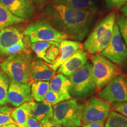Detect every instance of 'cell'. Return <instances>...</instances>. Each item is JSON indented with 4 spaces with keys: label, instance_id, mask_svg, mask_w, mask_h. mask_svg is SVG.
I'll return each instance as SVG.
<instances>
[{
    "label": "cell",
    "instance_id": "obj_1",
    "mask_svg": "<svg viewBox=\"0 0 127 127\" xmlns=\"http://www.w3.org/2000/svg\"><path fill=\"white\" fill-rule=\"evenodd\" d=\"M52 26L68 38L81 41L90 31L95 12L79 10L54 2L48 8Z\"/></svg>",
    "mask_w": 127,
    "mask_h": 127
},
{
    "label": "cell",
    "instance_id": "obj_2",
    "mask_svg": "<svg viewBox=\"0 0 127 127\" xmlns=\"http://www.w3.org/2000/svg\"><path fill=\"white\" fill-rule=\"evenodd\" d=\"M115 24V15L111 13L96 25L84 42V48L91 54L101 53L110 42Z\"/></svg>",
    "mask_w": 127,
    "mask_h": 127
},
{
    "label": "cell",
    "instance_id": "obj_3",
    "mask_svg": "<svg viewBox=\"0 0 127 127\" xmlns=\"http://www.w3.org/2000/svg\"><path fill=\"white\" fill-rule=\"evenodd\" d=\"M32 57L28 51L9 55L1 64V68L11 81L20 83H32L31 77Z\"/></svg>",
    "mask_w": 127,
    "mask_h": 127
},
{
    "label": "cell",
    "instance_id": "obj_4",
    "mask_svg": "<svg viewBox=\"0 0 127 127\" xmlns=\"http://www.w3.org/2000/svg\"><path fill=\"white\" fill-rule=\"evenodd\" d=\"M82 107L75 99L60 102L52 107V119L64 127H79L82 125Z\"/></svg>",
    "mask_w": 127,
    "mask_h": 127
},
{
    "label": "cell",
    "instance_id": "obj_5",
    "mask_svg": "<svg viewBox=\"0 0 127 127\" xmlns=\"http://www.w3.org/2000/svg\"><path fill=\"white\" fill-rule=\"evenodd\" d=\"M92 71L95 88L101 90L120 74V69L115 64L99 54L91 57Z\"/></svg>",
    "mask_w": 127,
    "mask_h": 127
},
{
    "label": "cell",
    "instance_id": "obj_6",
    "mask_svg": "<svg viewBox=\"0 0 127 127\" xmlns=\"http://www.w3.org/2000/svg\"><path fill=\"white\" fill-rule=\"evenodd\" d=\"M71 84L69 94L75 97H85L95 89L92 71V64L87 62L84 65L69 76Z\"/></svg>",
    "mask_w": 127,
    "mask_h": 127
},
{
    "label": "cell",
    "instance_id": "obj_7",
    "mask_svg": "<svg viewBox=\"0 0 127 127\" xmlns=\"http://www.w3.org/2000/svg\"><path fill=\"white\" fill-rule=\"evenodd\" d=\"M31 43L36 42H54L60 43L68 38L66 35L58 31L49 23L36 21L30 24L24 32Z\"/></svg>",
    "mask_w": 127,
    "mask_h": 127
},
{
    "label": "cell",
    "instance_id": "obj_8",
    "mask_svg": "<svg viewBox=\"0 0 127 127\" xmlns=\"http://www.w3.org/2000/svg\"><path fill=\"white\" fill-rule=\"evenodd\" d=\"M110 111L111 105L109 102L101 98L93 96L82 107V123H104Z\"/></svg>",
    "mask_w": 127,
    "mask_h": 127
},
{
    "label": "cell",
    "instance_id": "obj_9",
    "mask_svg": "<svg viewBox=\"0 0 127 127\" xmlns=\"http://www.w3.org/2000/svg\"><path fill=\"white\" fill-rule=\"evenodd\" d=\"M101 55L118 65H123L127 63V47L123 40L117 24L114 25L110 42L101 52Z\"/></svg>",
    "mask_w": 127,
    "mask_h": 127
},
{
    "label": "cell",
    "instance_id": "obj_10",
    "mask_svg": "<svg viewBox=\"0 0 127 127\" xmlns=\"http://www.w3.org/2000/svg\"><path fill=\"white\" fill-rule=\"evenodd\" d=\"M99 96L109 103L127 102V79L118 75L99 93Z\"/></svg>",
    "mask_w": 127,
    "mask_h": 127
},
{
    "label": "cell",
    "instance_id": "obj_11",
    "mask_svg": "<svg viewBox=\"0 0 127 127\" xmlns=\"http://www.w3.org/2000/svg\"><path fill=\"white\" fill-rule=\"evenodd\" d=\"M31 83H20L11 81L8 93V102L15 107H19L32 100Z\"/></svg>",
    "mask_w": 127,
    "mask_h": 127
},
{
    "label": "cell",
    "instance_id": "obj_12",
    "mask_svg": "<svg viewBox=\"0 0 127 127\" xmlns=\"http://www.w3.org/2000/svg\"><path fill=\"white\" fill-rule=\"evenodd\" d=\"M87 52L83 49L79 48L58 68L57 73L63 74L66 77H69L82 67L87 63Z\"/></svg>",
    "mask_w": 127,
    "mask_h": 127
},
{
    "label": "cell",
    "instance_id": "obj_13",
    "mask_svg": "<svg viewBox=\"0 0 127 127\" xmlns=\"http://www.w3.org/2000/svg\"><path fill=\"white\" fill-rule=\"evenodd\" d=\"M14 15L20 18L28 20L31 18L35 12V7L28 0H0Z\"/></svg>",
    "mask_w": 127,
    "mask_h": 127
},
{
    "label": "cell",
    "instance_id": "obj_14",
    "mask_svg": "<svg viewBox=\"0 0 127 127\" xmlns=\"http://www.w3.org/2000/svg\"><path fill=\"white\" fill-rule=\"evenodd\" d=\"M55 75V71L49 64L40 58L32 60L31 64V77L33 82L49 81Z\"/></svg>",
    "mask_w": 127,
    "mask_h": 127
},
{
    "label": "cell",
    "instance_id": "obj_15",
    "mask_svg": "<svg viewBox=\"0 0 127 127\" xmlns=\"http://www.w3.org/2000/svg\"><path fill=\"white\" fill-rule=\"evenodd\" d=\"M24 33L18 27L10 26L0 31V54L23 40Z\"/></svg>",
    "mask_w": 127,
    "mask_h": 127
},
{
    "label": "cell",
    "instance_id": "obj_16",
    "mask_svg": "<svg viewBox=\"0 0 127 127\" xmlns=\"http://www.w3.org/2000/svg\"><path fill=\"white\" fill-rule=\"evenodd\" d=\"M82 44L79 41L64 39L60 43V53L58 58L53 64L49 65L55 71L61 65L64 63L69 59L75 53L76 51L81 48Z\"/></svg>",
    "mask_w": 127,
    "mask_h": 127
},
{
    "label": "cell",
    "instance_id": "obj_17",
    "mask_svg": "<svg viewBox=\"0 0 127 127\" xmlns=\"http://www.w3.org/2000/svg\"><path fill=\"white\" fill-rule=\"evenodd\" d=\"M29 104L31 117L35 118L41 124L52 118L53 108L52 105L44 102H36L32 100L30 101Z\"/></svg>",
    "mask_w": 127,
    "mask_h": 127
},
{
    "label": "cell",
    "instance_id": "obj_18",
    "mask_svg": "<svg viewBox=\"0 0 127 127\" xmlns=\"http://www.w3.org/2000/svg\"><path fill=\"white\" fill-rule=\"evenodd\" d=\"M71 87V84L69 79L61 74L55 75L50 82V90L67 96H71L69 94Z\"/></svg>",
    "mask_w": 127,
    "mask_h": 127
},
{
    "label": "cell",
    "instance_id": "obj_19",
    "mask_svg": "<svg viewBox=\"0 0 127 127\" xmlns=\"http://www.w3.org/2000/svg\"><path fill=\"white\" fill-rule=\"evenodd\" d=\"M54 2L74 9L89 11L95 13L97 10V7L93 0H55Z\"/></svg>",
    "mask_w": 127,
    "mask_h": 127
},
{
    "label": "cell",
    "instance_id": "obj_20",
    "mask_svg": "<svg viewBox=\"0 0 127 127\" xmlns=\"http://www.w3.org/2000/svg\"><path fill=\"white\" fill-rule=\"evenodd\" d=\"M24 21V19L14 15L7 7L0 2V31L15 24Z\"/></svg>",
    "mask_w": 127,
    "mask_h": 127
},
{
    "label": "cell",
    "instance_id": "obj_21",
    "mask_svg": "<svg viewBox=\"0 0 127 127\" xmlns=\"http://www.w3.org/2000/svg\"><path fill=\"white\" fill-rule=\"evenodd\" d=\"M11 116L18 127H26L27 120L31 117L29 102H25L13 109Z\"/></svg>",
    "mask_w": 127,
    "mask_h": 127
},
{
    "label": "cell",
    "instance_id": "obj_22",
    "mask_svg": "<svg viewBox=\"0 0 127 127\" xmlns=\"http://www.w3.org/2000/svg\"><path fill=\"white\" fill-rule=\"evenodd\" d=\"M50 90L48 81L33 82L31 85V93L32 98L36 102H42L47 92Z\"/></svg>",
    "mask_w": 127,
    "mask_h": 127
},
{
    "label": "cell",
    "instance_id": "obj_23",
    "mask_svg": "<svg viewBox=\"0 0 127 127\" xmlns=\"http://www.w3.org/2000/svg\"><path fill=\"white\" fill-rule=\"evenodd\" d=\"M105 127H127V118L117 111H111L105 120Z\"/></svg>",
    "mask_w": 127,
    "mask_h": 127
},
{
    "label": "cell",
    "instance_id": "obj_24",
    "mask_svg": "<svg viewBox=\"0 0 127 127\" xmlns=\"http://www.w3.org/2000/svg\"><path fill=\"white\" fill-rule=\"evenodd\" d=\"M9 87L8 78L0 71V106L7 104V96Z\"/></svg>",
    "mask_w": 127,
    "mask_h": 127
},
{
    "label": "cell",
    "instance_id": "obj_25",
    "mask_svg": "<svg viewBox=\"0 0 127 127\" xmlns=\"http://www.w3.org/2000/svg\"><path fill=\"white\" fill-rule=\"evenodd\" d=\"M71 98V96H67L61 94L55 93L51 90H48L44 96L43 102L51 105H55L58 103L68 101Z\"/></svg>",
    "mask_w": 127,
    "mask_h": 127
},
{
    "label": "cell",
    "instance_id": "obj_26",
    "mask_svg": "<svg viewBox=\"0 0 127 127\" xmlns=\"http://www.w3.org/2000/svg\"><path fill=\"white\" fill-rule=\"evenodd\" d=\"M60 53V43L54 42L46 51L44 61L48 64H53L58 58Z\"/></svg>",
    "mask_w": 127,
    "mask_h": 127
},
{
    "label": "cell",
    "instance_id": "obj_27",
    "mask_svg": "<svg viewBox=\"0 0 127 127\" xmlns=\"http://www.w3.org/2000/svg\"><path fill=\"white\" fill-rule=\"evenodd\" d=\"M54 42V41H48V42L41 41V42L31 43L30 46L38 58L44 60L46 51Z\"/></svg>",
    "mask_w": 127,
    "mask_h": 127
},
{
    "label": "cell",
    "instance_id": "obj_28",
    "mask_svg": "<svg viewBox=\"0 0 127 127\" xmlns=\"http://www.w3.org/2000/svg\"><path fill=\"white\" fill-rule=\"evenodd\" d=\"M116 23L120 30L121 35L124 40L127 47V17L124 15H120L116 19Z\"/></svg>",
    "mask_w": 127,
    "mask_h": 127
},
{
    "label": "cell",
    "instance_id": "obj_29",
    "mask_svg": "<svg viewBox=\"0 0 127 127\" xmlns=\"http://www.w3.org/2000/svg\"><path fill=\"white\" fill-rule=\"evenodd\" d=\"M26 51V46L23 40L4 51L2 55L5 56H9V55L20 53V52Z\"/></svg>",
    "mask_w": 127,
    "mask_h": 127
},
{
    "label": "cell",
    "instance_id": "obj_30",
    "mask_svg": "<svg viewBox=\"0 0 127 127\" xmlns=\"http://www.w3.org/2000/svg\"><path fill=\"white\" fill-rule=\"evenodd\" d=\"M108 8L118 9L127 3V0H105Z\"/></svg>",
    "mask_w": 127,
    "mask_h": 127
},
{
    "label": "cell",
    "instance_id": "obj_31",
    "mask_svg": "<svg viewBox=\"0 0 127 127\" xmlns=\"http://www.w3.org/2000/svg\"><path fill=\"white\" fill-rule=\"evenodd\" d=\"M112 108L115 111L121 114L127 118V102L115 103L112 106Z\"/></svg>",
    "mask_w": 127,
    "mask_h": 127
},
{
    "label": "cell",
    "instance_id": "obj_32",
    "mask_svg": "<svg viewBox=\"0 0 127 127\" xmlns=\"http://www.w3.org/2000/svg\"><path fill=\"white\" fill-rule=\"evenodd\" d=\"M9 124H15L11 116L0 113V127L2 125Z\"/></svg>",
    "mask_w": 127,
    "mask_h": 127
},
{
    "label": "cell",
    "instance_id": "obj_33",
    "mask_svg": "<svg viewBox=\"0 0 127 127\" xmlns=\"http://www.w3.org/2000/svg\"><path fill=\"white\" fill-rule=\"evenodd\" d=\"M26 127H43L40 122L32 117H30L26 122Z\"/></svg>",
    "mask_w": 127,
    "mask_h": 127
},
{
    "label": "cell",
    "instance_id": "obj_34",
    "mask_svg": "<svg viewBox=\"0 0 127 127\" xmlns=\"http://www.w3.org/2000/svg\"><path fill=\"white\" fill-rule=\"evenodd\" d=\"M42 124L43 127H62L61 125L56 123L52 118Z\"/></svg>",
    "mask_w": 127,
    "mask_h": 127
},
{
    "label": "cell",
    "instance_id": "obj_35",
    "mask_svg": "<svg viewBox=\"0 0 127 127\" xmlns=\"http://www.w3.org/2000/svg\"><path fill=\"white\" fill-rule=\"evenodd\" d=\"M12 109L11 108L8 107V106H4L2 107H0V113H2L6 115H11Z\"/></svg>",
    "mask_w": 127,
    "mask_h": 127
},
{
    "label": "cell",
    "instance_id": "obj_36",
    "mask_svg": "<svg viewBox=\"0 0 127 127\" xmlns=\"http://www.w3.org/2000/svg\"><path fill=\"white\" fill-rule=\"evenodd\" d=\"M83 127H105L104 124L102 123H90L85 124Z\"/></svg>",
    "mask_w": 127,
    "mask_h": 127
},
{
    "label": "cell",
    "instance_id": "obj_37",
    "mask_svg": "<svg viewBox=\"0 0 127 127\" xmlns=\"http://www.w3.org/2000/svg\"><path fill=\"white\" fill-rule=\"evenodd\" d=\"M28 1H31L33 4H36L37 5H41L47 2L48 0H28Z\"/></svg>",
    "mask_w": 127,
    "mask_h": 127
},
{
    "label": "cell",
    "instance_id": "obj_38",
    "mask_svg": "<svg viewBox=\"0 0 127 127\" xmlns=\"http://www.w3.org/2000/svg\"><path fill=\"white\" fill-rule=\"evenodd\" d=\"M121 12L124 14L125 17H127V3L125 5H124L121 8Z\"/></svg>",
    "mask_w": 127,
    "mask_h": 127
},
{
    "label": "cell",
    "instance_id": "obj_39",
    "mask_svg": "<svg viewBox=\"0 0 127 127\" xmlns=\"http://www.w3.org/2000/svg\"><path fill=\"white\" fill-rule=\"evenodd\" d=\"M1 127H18V126L15 124H9L2 125Z\"/></svg>",
    "mask_w": 127,
    "mask_h": 127
}]
</instances>
